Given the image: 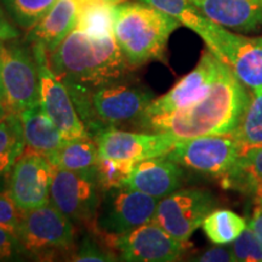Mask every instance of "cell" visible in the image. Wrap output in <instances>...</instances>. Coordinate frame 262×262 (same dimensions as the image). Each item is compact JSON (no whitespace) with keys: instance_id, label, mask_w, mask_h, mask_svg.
Returning <instances> with one entry per match:
<instances>
[{"instance_id":"6da1fadb","label":"cell","mask_w":262,"mask_h":262,"mask_svg":"<svg viewBox=\"0 0 262 262\" xmlns=\"http://www.w3.org/2000/svg\"><path fill=\"white\" fill-rule=\"evenodd\" d=\"M250 98L247 86L224 63L209 94L199 102L172 113L143 117L137 124L155 133L171 134L179 141L224 135L237 129Z\"/></svg>"},{"instance_id":"7a4b0ae2","label":"cell","mask_w":262,"mask_h":262,"mask_svg":"<svg viewBox=\"0 0 262 262\" xmlns=\"http://www.w3.org/2000/svg\"><path fill=\"white\" fill-rule=\"evenodd\" d=\"M49 63L63 84L86 88L125 80L134 70L118 47L114 34L94 38L78 28L49 54Z\"/></svg>"},{"instance_id":"3957f363","label":"cell","mask_w":262,"mask_h":262,"mask_svg":"<svg viewBox=\"0 0 262 262\" xmlns=\"http://www.w3.org/2000/svg\"><path fill=\"white\" fill-rule=\"evenodd\" d=\"M88 135L95 139L107 127L139 123L155 94L145 86L120 80L86 88L66 83Z\"/></svg>"},{"instance_id":"277c9868","label":"cell","mask_w":262,"mask_h":262,"mask_svg":"<svg viewBox=\"0 0 262 262\" xmlns=\"http://www.w3.org/2000/svg\"><path fill=\"white\" fill-rule=\"evenodd\" d=\"M182 26L145 2L119 3L114 8V38L133 68L163 61L170 35Z\"/></svg>"},{"instance_id":"5b68a950","label":"cell","mask_w":262,"mask_h":262,"mask_svg":"<svg viewBox=\"0 0 262 262\" xmlns=\"http://www.w3.org/2000/svg\"><path fill=\"white\" fill-rule=\"evenodd\" d=\"M16 235L25 256L45 260L74 251L75 226L50 202L26 210Z\"/></svg>"},{"instance_id":"8992f818","label":"cell","mask_w":262,"mask_h":262,"mask_svg":"<svg viewBox=\"0 0 262 262\" xmlns=\"http://www.w3.org/2000/svg\"><path fill=\"white\" fill-rule=\"evenodd\" d=\"M0 75L10 112L21 113L40 102L38 63L26 39L0 41Z\"/></svg>"},{"instance_id":"52a82bcc","label":"cell","mask_w":262,"mask_h":262,"mask_svg":"<svg viewBox=\"0 0 262 262\" xmlns=\"http://www.w3.org/2000/svg\"><path fill=\"white\" fill-rule=\"evenodd\" d=\"M100 202L96 166L85 171L54 168L50 203L67 216L75 227H85L94 233Z\"/></svg>"},{"instance_id":"ba28073f","label":"cell","mask_w":262,"mask_h":262,"mask_svg":"<svg viewBox=\"0 0 262 262\" xmlns=\"http://www.w3.org/2000/svg\"><path fill=\"white\" fill-rule=\"evenodd\" d=\"M165 156L183 169L221 180L243 156V149L232 131L178 141Z\"/></svg>"},{"instance_id":"9c48e42d","label":"cell","mask_w":262,"mask_h":262,"mask_svg":"<svg viewBox=\"0 0 262 262\" xmlns=\"http://www.w3.org/2000/svg\"><path fill=\"white\" fill-rule=\"evenodd\" d=\"M201 38L247 89L254 91L262 88V37L235 34L210 19Z\"/></svg>"},{"instance_id":"30bf717a","label":"cell","mask_w":262,"mask_h":262,"mask_svg":"<svg viewBox=\"0 0 262 262\" xmlns=\"http://www.w3.org/2000/svg\"><path fill=\"white\" fill-rule=\"evenodd\" d=\"M158 202L126 186L102 192L94 233L98 237L119 235L148 224L153 221Z\"/></svg>"},{"instance_id":"8fae6325","label":"cell","mask_w":262,"mask_h":262,"mask_svg":"<svg viewBox=\"0 0 262 262\" xmlns=\"http://www.w3.org/2000/svg\"><path fill=\"white\" fill-rule=\"evenodd\" d=\"M118 255L127 262H173L181 258L188 243L178 241L155 221L119 235L101 237Z\"/></svg>"},{"instance_id":"7c38bea8","label":"cell","mask_w":262,"mask_h":262,"mask_svg":"<svg viewBox=\"0 0 262 262\" xmlns=\"http://www.w3.org/2000/svg\"><path fill=\"white\" fill-rule=\"evenodd\" d=\"M216 203L215 195L209 191L178 189L158 202L153 221L178 241L188 243Z\"/></svg>"},{"instance_id":"4fadbf2b","label":"cell","mask_w":262,"mask_h":262,"mask_svg":"<svg viewBox=\"0 0 262 262\" xmlns=\"http://www.w3.org/2000/svg\"><path fill=\"white\" fill-rule=\"evenodd\" d=\"M38 63L40 80V103L66 140L88 135L74 106L70 91L58 79L49 63V52L39 44H31Z\"/></svg>"},{"instance_id":"5bb4252c","label":"cell","mask_w":262,"mask_h":262,"mask_svg":"<svg viewBox=\"0 0 262 262\" xmlns=\"http://www.w3.org/2000/svg\"><path fill=\"white\" fill-rule=\"evenodd\" d=\"M54 166L40 153L25 149L9 172L10 196L22 210H31L50 202Z\"/></svg>"},{"instance_id":"9a60e30c","label":"cell","mask_w":262,"mask_h":262,"mask_svg":"<svg viewBox=\"0 0 262 262\" xmlns=\"http://www.w3.org/2000/svg\"><path fill=\"white\" fill-rule=\"evenodd\" d=\"M222 64L224 62L206 49L194 70L185 75L165 95L155 98L147 107L143 117L172 113L199 102L209 94L215 80L217 79Z\"/></svg>"},{"instance_id":"2e32d148","label":"cell","mask_w":262,"mask_h":262,"mask_svg":"<svg viewBox=\"0 0 262 262\" xmlns=\"http://www.w3.org/2000/svg\"><path fill=\"white\" fill-rule=\"evenodd\" d=\"M100 158L140 160L165 156L178 139L166 133H133L118 127H107L94 139Z\"/></svg>"},{"instance_id":"e0dca14e","label":"cell","mask_w":262,"mask_h":262,"mask_svg":"<svg viewBox=\"0 0 262 262\" xmlns=\"http://www.w3.org/2000/svg\"><path fill=\"white\" fill-rule=\"evenodd\" d=\"M182 181V166L166 156H159L136 162L125 186L160 201L180 189Z\"/></svg>"},{"instance_id":"ac0fdd59","label":"cell","mask_w":262,"mask_h":262,"mask_svg":"<svg viewBox=\"0 0 262 262\" xmlns=\"http://www.w3.org/2000/svg\"><path fill=\"white\" fill-rule=\"evenodd\" d=\"M205 17L222 27L251 32L262 27V0H189Z\"/></svg>"},{"instance_id":"d6986e66","label":"cell","mask_w":262,"mask_h":262,"mask_svg":"<svg viewBox=\"0 0 262 262\" xmlns=\"http://www.w3.org/2000/svg\"><path fill=\"white\" fill-rule=\"evenodd\" d=\"M78 15V0H56L38 24L29 29L25 39L29 44L41 45L50 54L77 27Z\"/></svg>"},{"instance_id":"ffe728a7","label":"cell","mask_w":262,"mask_h":262,"mask_svg":"<svg viewBox=\"0 0 262 262\" xmlns=\"http://www.w3.org/2000/svg\"><path fill=\"white\" fill-rule=\"evenodd\" d=\"M27 149L49 157L60 148L66 139L39 102L19 113Z\"/></svg>"},{"instance_id":"44dd1931","label":"cell","mask_w":262,"mask_h":262,"mask_svg":"<svg viewBox=\"0 0 262 262\" xmlns=\"http://www.w3.org/2000/svg\"><path fill=\"white\" fill-rule=\"evenodd\" d=\"M54 168L85 171L94 169L98 162V147L90 136L66 140L60 148L47 157Z\"/></svg>"},{"instance_id":"7402d4cb","label":"cell","mask_w":262,"mask_h":262,"mask_svg":"<svg viewBox=\"0 0 262 262\" xmlns=\"http://www.w3.org/2000/svg\"><path fill=\"white\" fill-rule=\"evenodd\" d=\"M25 148L24 127L19 113L10 112L0 120V178L9 175Z\"/></svg>"},{"instance_id":"603a6c76","label":"cell","mask_w":262,"mask_h":262,"mask_svg":"<svg viewBox=\"0 0 262 262\" xmlns=\"http://www.w3.org/2000/svg\"><path fill=\"white\" fill-rule=\"evenodd\" d=\"M114 8L104 0H89L79 4L77 27L94 38L114 34Z\"/></svg>"},{"instance_id":"cb8c5ba5","label":"cell","mask_w":262,"mask_h":262,"mask_svg":"<svg viewBox=\"0 0 262 262\" xmlns=\"http://www.w3.org/2000/svg\"><path fill=\"white\" fill-rule=\"evenodd\" d=\"M262 182V147L248 150L227 175L221 179V185L227 189L241 192L254 191L255 186Z\"/></svg>"},{"instance_id":"d4e9b609","label":"cell","mask_w":262,"mask_h":262,"mask_svg":"<svg viewBox=\"0 0 262 262\" xmlns=\"http://www.w3.org/2000/svg\"><path fill=\"white\" fill-rule=\"evenodd\" d=\"M247 221L228 209H214L203 221V231L214 244H228L247 228Z\"/></svg>"},{"instance_id":"484cf974","label":"cell","mask_w":262,"mask_h":262,"mask_svg":"<svg viewBox=\"0 0 262 262\" xmlns=\"http://www.w3.org/2000/svg\"><path fill=\"white\" fill-rule=\"evenodd\" d=\"M234 134L243 155L248 150L262 147V88L253 91L249 106Z\"/></svg>"},{"instance_id":"4316f807","label":"cell","mask_w":262,"mask_h":262,"mask_svg":"<svg viewBox=\"0 0 262 262\" xmlns=\"http://www.w3.org/2000/svg\"><path fill=\"white\" fill-rule=\"evenodd\" d=\"M141 2L155 6L166 15L178 19L180 24L192 29L199 37H202L210 24V19L205 17L189 0H141Z\"/></svg>"},{"instance_id":"83f0119b","label":"cell","mask_w":262,"mask_h":262,"mask_svg":"<svg viewBox=\"0 0 262 262\" xmlns=\"http://www.w3.org/2000/svg\"><path fill=\"white\" fill-rule=\"evenodd\" d=\"M55 2L56 0H0V5L18 28L29 31Z\"/></svg>"},{"instance_id":"f1b7e54d","label":"cell","mask_w":262,"mask_h":262,"mask_svg":"<svg viewBox=\"0 0 262 262\" xmlns=\"http://www.w3.org/2000/svg\"><path fill=\"white\" fill-rule=\"evenodd\" d=\"M135 163L133 160L98 158L96 178L101 193L125 186Z\"/></svg>"},{"instance_id":"f546056e","label":"cell","mask_w":262,"mask_h":262,"mask_svg":"<svg viewBox=\"0 0 262 262\" xmlns=\"http://www.w3.org/2000/svg\"><path fill=\"white\" fill-rule=\"evenodd\" d=\"M98 235L89 231L81 237L77 249L71 255L72 261L77 262H112L118 261V255L111 251L108 245L103 247V241H98Z\"/></svg>"},{"instance_id":"4dcf8cb0","label":"cell","mask_w":262,"mask_h":262,"mask_svg":"<svg viewBox=\"0 0 262 262\" xmlns=\"http://www.w3.org/2000/svg\"><path fill=\"white\" fill-rule=\"evenodd\" d=\"M235 261L238 262H258L262 261V242L254 233L253 229L248 227L241 235L232 242Z\"/></svg>"},{"instance_id":"1f68e13d","label":"cell","mask_w":262,"mask_h":262,"mask_svg":"<svg viewBox=\"0 0 262 262\" xmlns=\"http://www.w3.org/2000/svg\"><path fill=\"white\" fill-rule=\"evenodd\" d=\"M25 210L19 209L9 192H0V227L16 233L24 217Z\"/></svg>"},{"instance_id":"d6a6232c","label":"cell","mask_w":262,"mask_h":262,"mask_svg":"<svg viewBox=\"0 0 262 262\" xmlns=\"http://www.w3.org/2000/svg\"><path fill=\"white\" fill-rule=\"evenodd\" d=\"M24 256L25 253L16 233L0 227V261H15Z\"/></svg>"},{"instance_id":"836d02e7","label":"cell","mask_w":262,"mask_h":262,"mask_svg":"<svg viewBox=\"0 0 262 262\" xmlns=\"http://www.w3.org/2000/svg\"><path fill=\"white\" fill-rule=\"evenodd\" d=\"M189 260L196 262H234L235 258L231 245L224 247V244H217V247H212L202 253L193 255Z\"/></svg>"},{"instance_id":"e575fe53","label":"cell","mask_w":262,"mask_h":262,"mask_svg":"<svg viewBox=\"0 0 262 262\" xmlns=\"http://www.w3.org/2000/svg\"><path fill=\"white\" fill-rule=\"evenodd\" d=\"M19 37H21V32L18 27L11 21L4 8L0 5V41L14 40Z\"/></svg>"},{"instance_id":"d590c367","label":"cell","mask_w":262,"mask_h":262,"mask_svg":"<svg viewBox=\"0 0 262 262\" xmlns=\"http://www.w3.org/2000/svg\"><path fill=\"white\" fill-rule=\"evenodd\" d=\"M248 227L253 229V232L257 235V238L262 242V206L260 204L255 205L253 214H251L250 221H249Z\"/></svg>"},{"instance_id":"8d00e7d4","label":"cell","mask_w":262,"mask_h":262,"mask_svg":"<svg viewBox=\"0 0 262 262\" xmlns=\"http://www.w3.org/2000/svg\"><path fill=\"white\" fill-rule=\"evenodd\" d=\"M251 193L255 195V202L262 206V182L257 183V185L255 186L254 191Z\"/></svg>"},{"instance_id":"74e56055","label":"cell","mask_w":262,"mask_h":262,"mask_svg":"<svg viewBox=\"0 0 262 262\" xmlns=\"http://www.w3.org/2000/svg\"><path fill=\"white\" fill-rule=\"evenodd\" d=\"M9 113H10L9 108L6 107V104L4 102H2V101H0V120H2L4 117L8 116Z\"/></svg>"},{"instance_id":"f35d334b","label":"cell","mask_w":262,"mask_h":262,"mask_svg":"<svg viewBox=\"0 0 262 262\" xmlns=\"http://www.w3.org/2000/svg\"><path fill=\"white\" fill-rule=\"evenodd\" d=\"M0 101L5 103V95L4 89H3V83H2V75H0Z\"/></svg>"},{"instance_id":"ab89813d","label":"cell","mask_w":262,"mask_h":262,"mask_svg":"<svg viewBox=\"0 0 262 262\" xmlns=\"http://www.w3.org/2000/svg\"><path fill=\"white\" fill-rule=\"evenodd\" d=\"M104 2L110 3V4L117 5V4H119V3H122V2H125V0H104Z\"/></svg>"}]
</instances>
